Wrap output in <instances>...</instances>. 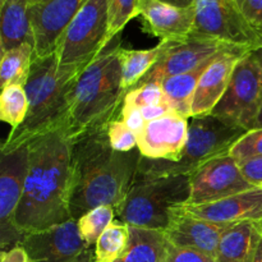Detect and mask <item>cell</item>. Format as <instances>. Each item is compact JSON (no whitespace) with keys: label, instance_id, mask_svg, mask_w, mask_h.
I'll list each match as a JSON object with an SVG mask.
<instances>
[{"label":"cell","instance_id":"cell-41","mask_svg":"<svg viewBox=\"0 0 262 262\" xmlns=\"http://www.w3.org/2000/svg\"><path fill=\"white\" fill-rule=\"evenodd\" d=\"M257 128H262V106H261L260 113H258L257 120H256V124H255V129H257Z\"/></svg>","mask_w":262,"mask_h":262},{"label":"cell","instance_id":"cell-31","mask_svg":"<svg viewBox=\"0 0 262 262\" xmlns=\"http://www.w3.org/2000/svg\"><path fill=\"white\" fill-rule=\"evenodd\" d=\"M107 137L113 150L129 152L138 148V136L120 119H114L107 125Z\"/></svg>","mask_w":262,"mask_h":262},{"label":"cell","instance_id":"cell-36","mask_svg":"<svg viewBox=\"0 0 262 262\" xmlns=\"http://www.w3.org/2000/svg\"><path fill=\"white\" fill-rule=\"evenodd\" d=\"M248 20L262 30V0H237Z\"/></svg>","mask_w":262,"mask_h":262},{"label":"cell","instance_id":"cell-34","mask_svg":"<svg viewBox=\"0 0 262 262\" xmlns=\"http://www.w3.org/2000/svg\"><path fill=\"white\" fill-rule=\"evenodd\" d=\"M119 118L129 129H132L133 132L137 133V136L138 133L145 128L146 123H147L145 120V118H143L142 112H141L140 107L124 106V105H123Z\"/></svg>","mask_w":262,"mask_h":262},{"label":"cell","instance_id":"cell-39","mask_svg":"<svg viewBox=\"0 0 262 262\" xmlns=\"http://www.w3.org/2000/svg\"><path fill=\"white\" fill-rule=\"evenodd\" d=\"M161 2H165L168 3V4L176 5V7L187 8V7H192V5H194V2H196V0H161Z\"/></svg>","mask_w":262,"mask_h":262},{"label":"cell","instance_id":"cell-16","mask_svg":"<svg viewBox=\"0 0 262 262\" xmlns=\"http://www.w3.org/2000/svg\"><path fill=\"white\" fill-rule=\"evenodd\" d=\"M138 17L145 32L165 42L183 41L191 36L196 7L181 8L161 0H141Z\"/></svg>","mask_w":262,"mask_h":262},{"label":"cell","instance_id":"cell-40","mask_svg":"<svg viewBox=\"0 0 262 262\" xmlns=\"http://www.w3.org/2000/svg\"><path fill=\"white\" fill-rule=\"evenodd\" d=\"M252 262H262V238L260 242H258L257 250H256Z\"/></svg>","mask_w":262,"mask_h":262},{"label":"cell","instance_id":"cell-6","mask_svg":"<svg viewBox=\"0 0 262 262\" xmlns=\"http://www.w3.org/2000/svg\"><path fill=\"white\" fill-rule=\"evenodd\" d=\"M189 197V176L135 181L117 209V217L129 227L164 232L170 224L174 210L188 204Z\"/></svg>","mask_w":262,"mask_h":262},{"label":"cell","instance_id":"cell-15","mask_svg":"<svg viewBox=\"0 0 262 262\" xmlns=\"http://www.w3.org/2000/svg\"><path fill=\"white\" fill-rule=\"evenodd\" d=\"M189 119L177 113L146 123L138 133V150L143 158L177 160L188 140Z\"/></svg>","mask_w":262,"mask_h":262},{"label":"cell","instance_id":"cell-30","mask_svg":"<svg viewBox=\"0 0 262 262\" xmlns=\"http://www.w3.org/2000/svg\"><path fill=\"white\" fill-rule=\"evenodd\" d=\"M165 101V95H164L161 83L152 82V83L142 84V86L127 92L123 105L141 109V107L151 106V105L163 104Z\"/></svg>","mask_w":262,"mask_h":262},{"label":"cell","instance_id":"cell-32","mask_svg":"<svg viewBox=\"0 0 262 262\" xmlns=\"http://www.w3.org/2000/svg\"><path fill=\"white\" fill-rule=\"evenodd\" d=\"M229 154L238 163L262 156V128L248 130L238 142L233 145Z\"/></svg>","mask_w":262,"mask_h":262},{"label":"cell","instance_id":"cell-21","mask_svg":"<svg viewBox=\"0 0 262 262\" xmlns=\"http://www.w3.org/2000/svg\"><path fill=\"white\" fill-rule=\"evenodd\" d=\"M261 238L256 223L242 222L230 225L220 241L216 261L252 262Z\"/></svg>","mask_w":262,"mask_h":262},{"label":"cell","instance_id":"cell-18","mask_svg":"<svg viewBox=\"0 0 262 262\" xmlns=\"http://www.w3.org/2000/svg\"><path fill=\"white\" fill-rule=\"evenodd\" d=\"M182 207L192 216L217 224L257 223L262 220V187H255L250 191L211 204L199 206L183 205Z\"/></svg>","mask_w":262,"mask_h":262},{"label":"cell","instance_id":"cell-22","mask_svg":"<svg viewBox=\"0 0 262 262\" xmlns=\"http://www.w3.org/2000/svg\"><path fill=\"white\" fill-rule=\"evenodd\" d=\"M211 61L202 64L201 67L193 71L169 77L160 82L165 100L170 106L171 112L188 119L192 117V101H193L194 92H196L202 74Z\"/></svg>","mask_w":262,"mask_h":262},{"label":"cell","instance_id":"cell-4","mask_svg":"<svg viewBox=\"0 0 262 262\" xmlns=\"http://www.w3.org/2000/svg\"><path fill=\"white\" fill-rule=\"evenodd\" d=\"M78 74L61 71L56 53L33 59L25 84L28 113L25 122L9 132L2 154L12 152L36 138L67 125L69 91Z\"/></svg>","mask_w":262,"mask_h":262},{"label":"cell","instance_id":"cell-2","mask_svg":"<svg viewBox=\"0 0 262 262\" xmlns=\"http://www.w3.org/2000/svg\"><path fill=\"white\" fill-rule=\"evenodd\" d=\"M141 158L138 148L129 152L113 150L107 127L73 140L72 219L78 220L90 210L104 205L117 210L135 183Z\"/></svg>","mask_w":262,"mask_h":262},{"label":"cell","instance_id":"cell-5","mask_svg":"<svg viewBox=\"0 0 262 262\" xmlns=\"http://www.w3.org/2000/svg\"><path fill=\"white\" fill-rule=\"evenodd\" d=\"M215 115L189 118L188 140L177 160H154L141 158L135 181L158 179L171 176H191L209 161L229 154L235 142L247 133Z\"/></svg>","mask_w":262,"mask_h":262},{"label":"cell","instance_id":"cell-20","mask_svg":"<svg viewBox=\"0 0 262 262\" xmlns=\"http://www.w3.org/2000/svg\"><path fill=\"white\" fill-rule=\"evenodd\" d=\"M2 19H0V50L2 53L13 48L32 43V23L31 5L32 0H0Z\"/></svg>","mask_w":262,"mask_h":262},{"label":"cell","instance_id":"cell-12","mask_svg":"<svg viewBox=\"0 0 262 262\" xmlns=\"http://www.w3.org/2000/svg\"><path fill=\"white\" fill-rule=\"evenodd\" d=\"M161 42L164 43V49L160 59L152 67V69L141 79L137 87L152 82H161L169 77L193 71L202 64L211 61L223 53L246 51L243 49L225 45L217 41L193 37V36H189L186 40L177 41V42H165V41Z\"/></svg>","mask_w":262,"mask_h":262},{"label":"cell","instance_id":"cell-42","mask_svg":"<svg viewBox=\"0 0 262 262\" xmlns=\"http://www.w3.org/2000/svg\"><path fill=\"white\" fill-rule=\"evenodd\" d=\"M255 54H256V56L258 58V60H260L261 64H262V48L258 49V50H256Z\"/></svg>","mask_w":262,"mask_h":262},{"label":"cell","instance_id":"cell-8","mask_svg":"<svg viewBox=\"0 0 262 262\" xmlns=\"http://www.w3.org/2000/svg\"><path fill=\"white\" fill-rule=\"evenodd\" d=\"M191 36L207 38L250 53L262 48V30L250 22L237 0H196Z\"/></svg>","mask_w":262,"mask_h":262},{"label":"cell","instance_id":"cell-24","mask_svg":"<svg viewBox=\"0 0 262 262\" xmlns=\"http://www.w3.org/2000/svg\"><path fill=\"white\" fill-rule=\"evenodd\" d=\"M164 43L159 42L155 48L147 50H129L119 49V60L122 68V86L125 92H129L137 87L141 79L158 63L163 53Z\"/></svg>","mask_w":262,"mask_h":262},{"label":"cell","instance_id":"cell-7","mask_svg":"<svg viewBox=\"0 0 262 262\" xmlns=\"http://www.w3.org/2000/svg\"><path fill=\"white\" fill-rule=\"evenodd\" d=\"M107 0H89L61 35L56 48L59 68L79 74L109 45Z\"/></svg>","mask_w":262,"mask_h":262},{"label":"cell","instance_id":"cell-27","mask_svg":"<svg viewBox=\"0 0 262 262\" xmlns=\"http://www.w3.org/2000/svg\"><path fill=\"white\" fill-rule=\"evenodd\" d=\"M27 113L28 99L25 86L12 84L4 87L0 96V119L14 129L25 122Z\"/></svg>","mask_w":262,"mask_h":262},{"label":"cell","instance_id":"cell-9","mask_svg":"<svg viewBox=\"0 0 262 262\" xmlns=\"http://www.w3.org/2000/svg\"><path fill=\"white\" fill-rule=\"evenodd\" d=\"M261 106L262 64L255 53H250L238 61L224 96L211 114L252 130Z\"/></svg>","mask_w":262,"mask_h":262},{"label":"cell","instance_id":"cell-10","mask_svg":"<svg viewBox=\"0 0 262 262\" xmlns=\"http://www.w3.org/2000/svg\"><path fill=\"white\" fill-rule=\"evenodd\" d=\"M30 147L22 146L0 159V245L2 251L19 246L25 235L15 224L18 209L25 191L28 171Z\"/></svg>","mask_w":262,"mask_h":262},{"label":"cell","instance_id":"cell-14","mask_svg":"<svg viewBox=\"0 0 262 262\" xmlns=\"http://www.w3.org/2000/svg\"><path fill=\"white\" fill-rule=\"evenodd\" d=\"M89 0H40L31 5L35 58L55 53L69 23Z\"/></svg>","mask_w":262,"mask_h":262},{"label":"cell","instance_id":"cell-38","mask_svg":"<svg viewBox=\"0 0 262 262\" xmlns=\"http://www.w3.org/2000/svg\"><path fill=\"white\" fill-rule=\"evenodd\" d=\"M0 262H30L28 255L22 246H15L10 250L2 251Z\"/></svg>","mask_w":262,"mask_h":262},{"label":"cell","instance_id":"cell-17","mask_svg":"<svg viewBox=\"0 0 262 262\" xmlns=\"http://www.w3.org/2000/svg\"><path fill=\"white\" fill-rule=\"evenodd\" d=\"M230 225L194 217L181 206L174 210L170 224L163 233L169 245L200 251L216 260L220 241Z\"/></svg>","mask_w":262,"mask_h":262},{"label":"cell","instance_id":"cell-43","mask_svg":"<svg viewBox=\"0 0 262 262\" xmlns=\"http://www.w3.org/2000/svg\"><path fill=\"white\" fill-rule=\"evenodd\" d=\"M256 227H257L258 232H260V234L262 235V220H260V222L256 223Z\"/></svg>","mask_w":262,"mask_h":262},{"label":"cell","instance_id":"cell-33","mask_svg":"<svg viewBox=\"0 0 262 262\" xmlns=\"http://www.w3.org/2000/svg\"><path fill=\"white\" fill-rule=\"evenodd\" d=\"M163 262H217L214 257L191 248H179L169 245Z\"/></svg>","mask_w":262,"mask_h":262},{"label":"cell","instance_id":"cell-13","mask_svg":"<svg viewBox=\"0 0 262 262\" xmlns=\"http://www.w3.org/2000/svg\"><path fill=\"white\" fill-rule=\"evenodd\" d=\"M191 197L187 205L211 204L255 188L230 154L209 161L189 176Z\"/></svg>","mask_w":262,"mask_h":262},{"label":"cell","instance_id":"cell-26","mask_svg":"<svg viewBox=\"0 0 262 262\" xmlns=\"http://www.w3.org/2000/svg\"><path fill=\"white\" fill-rule=\"evenodd\" d=\"M129 225L114 220L94 246V262H117L129 245Z\"/></svg>","mask_w":262,"mask_h":262},{"label":"cell","instance_id":"cell-11","mask_svg":"<svg viewBox=\"0 0 262 262\" xmlns=\"http://www.w3.org/2000/svg\"><path fill=\"white\" fill-rule=\"evenodd\" d=\"M30 262H94V248L82 238L77 220L25 235Z\"/></svg>","mask_w":262,"mask_h":262},{"label":"cell","instance_id":"cell-37","mask_svg":"<svg viewBox=\"0 0 262 262\" xmlns=\"http://www.w3.org/2000/svg\"><path fill=\"white\" fill-rule=\"evenodd\" d=\"M141 112H142V115H143V118H145L146 122H151V120L159 119V118L169 114V113L171 112V109H170V106H169L168 102L165 101V102H163V104L141 107Z\"/></svg>","mask_w":262,"mask_h":262},{"label":"cell","instance_id":"cell-29","mask_svg":"<svg viewBox=\"0 0 262 262\" xmlns=\"http://www.w3.org/2000/svg\"><path fill=\"white\" fill-rule=\"evenodd\" d=\"M141 0H107L109 13V43L118 33L127 26L132 18L138 17V7Z\"/></svg>","mask_w":262,"mask_h":262},{"label":"cell","instance_id":"cell-23","mask_svg":"<svg viewBox=\"0 0 262 262\" xmlns=\"http://www.w3.org/2000/svg\"><path fill=\"white\" fill-rule=\"evenodd\" d=\"M129 245L117 262H163L169 243L161 230L129 227Z\"/></svg>","mask_w":262,"mask_h":262},{"label":"cell","instance_id":"cell-44","mask_svg":"<svg viewBox=\"0 0 262 262\" xmlns=\"http://www.w3.org/2000/svg\"><path fill=\"white\" fill-rule=\"evenodd\" d=\"M37 2H40V0H32V4L33 3H37Z\"/></svg>","mask_w":262,"mask_h":262},{"label":"cell","instance_id":"cell-3","mask_svg":"<svg viewBox=\"0 0 262 262\" xmlns=\"http://www.w3.org/2000/svg\"><path fill=\"white\" fill-rule=\"evenodd\" d=\"M119 41L105 49L77 76L69 91L67 130L72 141L107 127L120 117L124 97Z\"/></svg>","mask_w":262,"mask_h":262},{"label":"cell","instance_id":"cell-28","mask_svg":"<svg viewBox=\"0 0 262 262\" xmlns=\"http://www.w3.org/2000/svg\"><path fill=\"white\" fill-rule=\"evenodd\" d=\"M117 217V210L109 205L95 207L77 220L82 238L90 246L96 245L100 235L107 229Z\"/></svg>","mask_w":262,"mask_h":262},{"label":"cell","instance_id":"cell-1","mask_svg":"<svg viewBox=\"0 0 262 262\" xmlns=\"http://www.w3.org/2000/svg\"><path fill=\"white\" fill-rule=\"evenodd\" d=\"M72 142L67 127H63L28 143V171L15 216V224L23 235L72 219Z\"/></svg>","mask_w":262,"mask_h":262},{"label":"cell","instance_id":"cell-19","mask_svg":"<svg viewBox=\"0 0 262 262\" xmlns=\"http://www.w3.org/2000/svg\"><path fill=\"white\" fill-rule=\"evenodd\" d=\"M247 54L250 53L228 51L217 55L207 66L194 92L192 101V117L211 114L229 86L235 66L241 58Z\"/></svg>","mask_w":262,"mask_h":262},{"label":"cell","instance_id":"cell-35","mask_svg":"<svg viewBox=\"0 0 262 262\" xmlns=\"http://www.w3.org/2000/svg\"><path fill=\"white\" fill-rule=\"evenodd\" d=\"M243 176L255 187H262V156L239 163Z\"/></svg>","mask_w":262,"mask_h":262},{"label":"cell","instance_id":"cell-25","mask_svg":"<svg viewBox=\"0 0 262 262\" xmlns=\"http://www.w3.org/2000/svg\"><path fill=\"white\" fill-rule=\"evenodd\" d=\"M35 59V45L23 43L2 53L0 83L2 89L12 84L25 86Z\"/></svg>","mask_w":262,"mask_h":262}]
</instances>
